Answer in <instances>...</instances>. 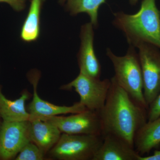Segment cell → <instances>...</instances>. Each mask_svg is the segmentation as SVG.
Listing matches in <instances>:
<instances>
[{"mask_svg": "<svg viewBox=\"0 0 160 160\" xmlns=\"http://www.w3.org/2000/svg\"><path fill=\"white\" fill-rule=\"evenodd\" d=\"M110 79L106 102L98 112L102 135H114L134 147L136 133L148 122V109L136 102L113 77Z\"/></svg>", "mask_w": 160, "mask_h": 160, "instance_id": "obj_1", "label": "cell"}, {"mask_svg": "<svg viewBox=\"0 0 160 160\" xmlns=\"http://www.w3.org/2000/svg\"><path fill=\"white\" fill-rule=\"evenodd\" d=\"M113 16V26L122 32L129 46L137 48L147 43L160 49V11L156 0H142L135 14L121 11Z\"/></svg>", "mask_w": 160, "mask_h": 160, "instance_id": "obj_2", "label": "cell"}, {"mask_svg": "<svg viewBox=\"0 0 160 160\" xmlns=\"http://www.w3.org/2000/svg\"><path fill=\"white\" fill-rule=\"evenodd\" d=\"M135 47L129 46L126 54L116 55L109 48L106 55L111 61L115 72L113 77L136 102L148 109L143 92L142 73L138 54Z\"/></svg>", "mask_w": 160, "mask_h": 160, "instance_id": "obj_3", "label": "cell"}, {"mask_svg": "<svg viewBox=\"0 0 160 160\" xmlns=\"http://www.w3.org/2000/svg\"><path fill=\"white\" fill-rule=\"evenodd\" d=\"M102 142V135L63 133L50 154L61 160H92Z\"/></svg>", "mask_w": 160, "mask_h": 160, "instance_id": "obj_4", "label": "cell"}, {"mask_svg": "<svg viewBox=\"0 0 160 160\" xmlns=\"http://www.w3.org/2000/svg\"><path fill=\"white\" fill-rule=\"evenodd\" d=\"M111 83V79L95 78L80 72L77 77L62 88L74 89L79 95L82 105L89 110L98 112L104 106Z\"/></svg>", "mask_w": 160, "mask_h": 160, "instance_id": "obj_5", "label": "cell"}, {"mask_svg": "<svg viewBox=\"0 0 160 160\" xmlns=\"http://www.w3.org/2000/svg\"><path fill=\"white\" fill-rule=\"evenodd\" d=\"M137 48L142 73L144 97L149 106L160 92V49L147 43Z\"/></svg>", "mask_w": 160, "mask_h": 160, "instance_id": "obj_6", "label": "cell"}, {"mask_svg": "<svg viewBox=\"0 0 160 160\" xmlns=\"http://www.w3.org/2000/svg\"><path fill=\"white\" fill-rule=\"evenodd\" d=\"M53 124L62 133L102 135V124L98 112L87 109L69 116L38 118Z\"/></svg>", "mask_w": 160, "mask_h": 160, "instance_id": "obj_7", "label": "cell"}, {"mask_svg": "<svg viewBox=\"0 0 160 160\" xmlns=\"http://www.w3.org/2000/svg\"><path fill=\"white\" fill-rule=\"evenodd\" d=\"M30 141V121H3L0 129V159L15 157Z\"/></svg>", "mask_w": 160, "mask_h": 160, "instance_id": "obj_8", "label": "cell"}, {"mask_svg": "<svg viewBox=\"0 0 160 160\" xmlns=\"http://www.w3.org/2000/svg\"><path fill=\"white\" fill-rule=\"evenodd\" d=\"M93 28L91 22L86 23L81 27V46L78 61L80 72L92 78L99 79L102 74V66L95 52Z\"/></svg>", "mask_w": 160, "mask_h": 160, "instance_id": "obj_9", "label": "cell"}, {"mask_svg": "<svg viewBox=\"0 0 160 160\" xmlns=\"http://www.w3.org/2000/svg\"><path fill=\"white\" fill-rule=\"evenodd\" d=\"M38 81V76L32 79L33 97L28 107V112L30 115V120L32 118L51 117L61 114H73L88 109L80 102L75 103L72 106H58L44 101L38 94L37 89Z\"/></svg>", "mask_w": 160, "mask_h": 160, "instance_id": "obj_10", "label": "cell"}, {"mask_svg": "<svg viewBox=\"0 0 160 160\" xmlns=\"http://www.w3.org/2000/svg\"><path fill=\"white\" fill-rule=\"evenodd\" d=\"M102 137V145L92 160H138L140 154L126 141L113 134Z\"/></svg>", "mask_w": 160, "mask_h": 160, "instance_id": "obj_11", "label": "cell"}, {"mask_svg": "<svg viewBox=\"0 0 160 160\" xmlns=\"http://www.w3.org/2000/svg\"><path fill=\"white\" fill-rule=\"evenodd\" d=\"M31 141L44 152L50 151L57 143L62 135L59 129L53 124L38 118L30 120Z\"/></svg>", "mask_w": 160, "mask_h": 160, "instance_id": "obj_12", "label": "cell"}, {"mask_svg": "<svg viewBox=\"0 0 160 160\" xmlns=\"http://www.w3.org/2000/svg\"><path fill=\"white\" fill-rule=\"evenodd\" d=\"M160 146V116L148 121L135 136L134 146L140 155L149 154L152 149Z\"/></svg>", "mask_w": 160, "mask_h": 160, "instance_id": "obj_13", "label": "cell"}, {"mask_svg": "<svg viewBox=\"0 0 160 160\" xmlns=\"http://www.w3.org/2000/svg\"><path fill=\"white\" fill-rule=\"evenodd\" d=\"M29 97L24 92L19 98L11 101L5 97L0 89V117L7 122L29 121L30 114L25 107Z\"/></svg>", "mask_w": 160, "mask_h": 160, "instance_id": "obj_14", "label": "cell"}, {"mask_svg": "<svg viewBox=\"0 0 160 160\" xmlns=\"http://www.w3.org/2000/svg\"><path fill=\"white\" fill-rule=\"evenodd\" d=\"M45 0H31L29 12L21 29V39L26 42L37 41L40 36L41 14Z\"/></svg>", "mask_w": 160, "mask_h": 160, "instance_id": "obj_15", "label": "cell"}, {"mask_svg": "<svg viewBox=\"0 0 160 160\" xmlns=\"http://www.w3.org/2000/svg\"><path fill=\"white\" fill-rule=\"evenodd\" d=\"M107 0H59V2L71 15L86 13L94 28L98 26V15L100 6Z\"/></svg>", "mask_w": 160, "mask_h": 160, "instance_id": "obj_16", "label": "cell"}, {"mask_svg": "<svg viewBox=\"0 0 160 160\" xmlns=\"http://www.w3.org/2000/svg\"><path fill=\"white\" fill-rule=\"evenodd\" d=\"M44 152L35 143L30 141L22 148L16 160H42Z\"/></svg>", "mask_w": 160, "mask_h": 160, "instance_id": "obj_17", "label": "cell"}, {"mask_svg": "<svg viewBox=\"0 0 160 160\" xmlns=\"http://www.w3.org/2000/svg\"><path fill=\"white\" fill-rule=\"evenodd\" d=\"M160 116V92L149 106L148 121H153Z\"/></svg>", "mask_w": 160, "mask_h": 160, "instance_id": "obj_18", "label": "cell"}, {"mask_svg": "<svg viewBox=\"0 0 160 160\" xmlns=\"http://www.w3.org/2000/svg\"><path fill=\"white\" fill-rule=\"evenodd\" d=\"M27 0H0V3L9 4L15 11L21 12L25 9Z\"/></svg>", "mask_w": 160, "mask_h": 160, "instance_id": "obj_19", "label": "cell"}, {"mask_svg": "<svg viewBox=\"0 0 160 160\" xmlns=\"http://www.w3.org/2000/svg\"><path fill=\"white\" fill-rule=\"evenodd\" d=\"M138 160H160V150H155L152 155H139L138 156Z\"/></svg>", "mask_w": 160, "mask_h": 160, "instance_id": "obj_20", "label": "cell"}, {"mask_svg": "<svg viewBox=\"0 0 160 160\" xmlns=\"http://www.w3.org/2000/svg\"><path fill=\"white\" fill-rule=\"evenodd\" d=\"M139 0H129V3L132 6H134L136 5Z\"/></svg>", "mask_w": 160, "mask_h": 160, "instance_id": "obj_21", "label": "cell"}]
</instances>
